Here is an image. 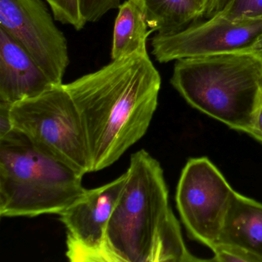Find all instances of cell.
<instances>
[{"instance_id":"6da1fadb","label":"cell","mask_w":262,"mask_h":262,"mask_svg":"<svg viewBox=\"0 0 262 262\" xmlns=\"http://www.w3.org/2000/svg\"><path fill=\"white\" fill-rule=\"evenodd\" d=\"M63 85L82 119L93 172L111 166L145 136L162 79L147 51L112 60Z\"/></svg>"},{"instance_id":"7a4b0ae2","label":"cell","mask_w":262,"mask_h":262,"mask_svg":"<svg viewBox=\"0 0 262 262\" xmlns=\"http://www.w3.org/2000/svg\"><path fill=\"white\" fill-rule=\"evenodd\" d=\"M108 222V262H195L169 205L163 169L145 149L133 153Z\"/></svg>"},{"instance_id":"3957f363","label":"cell","mask_w":262,"mask_h":262,"mask_svg":"<svg viewBox=\"0 0 262 262\" xmlns=\"http://www.w3.org/2000/svg\"><path fill=\"white\" fill-rule=\"evenodd\" d=\"M171 85L193 108L250 136L262 105V56L234 52L176 61Z\"/></svg>"},{"instance_id":"277c9868","label":"cell","mask_w":262,"mask_h":262,"mask_svg":"<svg viewBox=\"0 0 262 262\" xmlns=\"http://www.w3.org/2000/svg\"><path fill=\"white\" fill-rule=\"evenodd\" d=\"M83 176L13 129L0 138V215L59 214L86 189Z\"/></svg>"},{"instance_id":"5b68a950","label":"cell","mask_w":262,"mask_h":262,"mask_svg":"<svg viewBox=\"0 0 262 262\" xmlns=\"http://www.w3.org/2000/svg\"><path fill=\"white\" fill-rule=\"evenodd\" d=\"M10 114L13 129L41 151L83 174L92 172L82 119L63 84L13 104Z\"/></svg>"},{"instance_id":"8992f818","label":"cell","mask_w":262,"mask_h":262,"mask_svg":"<svg viewBox=\"0 0 262 262\" xmlns=\"http://www.w3.org/2000/svg\"><path fill=\"white\" fill-rule=\"evenodd\" d=\"M234 191L209 159H188L179 178L176 201L190 238L210 249L219 243Z\"/></svg>"},{"instance_id":"52a82bcc","label":"cell","mask_w":262,"mask_h":262,"mask_svg":"<svg viewBox=\"0 0 262 262\" xmlns=\"http://www.w3.org/2000/svg\"><path fill=\"white\" fill-rule=\"evenodd\" d=\"M51 13L42 0H0V29L31 55L55 85H61L70 64L68 42Z\"/></svg>"},{"instance_id":"ba28073f","label":"cell","mask_w":262,"mask_h":262,"mask_svg":"<svg viewBox=\"0 0 262 262\" xmlns=\"http://www.w3.org/2000/svg\"><path fill=\"white\" fill-rule=\"evenodd\" d=\"M262 36V17L231 19L217 14L178 33L156 34L151 54L160 63L246 51Z\"/></svg>"},{"instance_id":"9c48e42d","label":"cell","mask_w":262,"mask_h":262,"mask_svg":"<svg viewBox=\"0 0 262 262\" xmlns=\"http://www.w3.org/2000/svg\"><path fill=\"white\" fill-rule=\"evenodd\" d=\"M126 179L124 173L113 182L85 189L59 213L67 229L66 256L72 262H108V222Z\"/></svg>"},{"instance_id":"30bf717a","label":"cell","mask_w":262,"mask_h":262,"mask_svg":"<svg viewBox=\"0 0 262 262\" xmlns=\"http://www.w3.org/2000/svg\"><path fill=\"white\" fill-rule=\"evenodd\" d=\"M55 86L31 55L0 29V102L13 105Z\"/></svg>"},{"instance_id":"8fae6325","label":"cell","mask_w":262,"mask_h":262,"mask_svg":"<svg viewBox=\"0 0 262 262\" xmlns=\"http://www.w3.org/2000/svg\"><path fill=\"white\" fill-rule=\"evenodd\" d=\"M219 242L242 247L262 259V204L234 191Z\"/></svg>"},{"instance_id":"7c38bea8","label":"cell","mask_w":262,"mask_h":262,"mask_svg":"<svg viewBox=\"0 0 262 262\" xmlns=\"http://www.w3.org/2000/svg\"><path fill=\"white\" fill-rule=\"evenodd\" d=\"M151 33L143 4L138 0H126L119 6L115 21L112 60L147 52V39Z\"/></svg>"},{"instance_id":"4fadbf2b","label":"cell","mask_w":262,"mask_h":262,"mask_svg":"<svg viewBox=\"0 0 262 262\" xmlns=\"http://www.w3.org/2000/svg\"><path fill=\"white\" fill-rule=\"evenodd\" d=\"M138 1L143 4L148 27L156 34L178 33L203 17V12L194 0Z\"/></svg>"},{"instance_id":"5bb4252c","label":"cell","mask_w":262,"mask_h":262,"mask_svg":"<svg viewBox=\"0 0 262 262\" xmlns=\"http://www.w3.org/2000/svg\"><path fill=\"white\" fill-rule=\"evenodd\" d=\"M55 19L65 25L72 26L77 31L85 27L79 7V0H45Z\"/></svg>"},{"instance_id":"9a60e30c","label":"cell","mask_w":262,"mask_h":262,"mask_svg":"<svg viewBox=\"0 0 262 262\" xmlns=\"http://www.w3.org/2000/svg\"><path fill=\"white\" fill-rule=\"evenodd\" d=\"M211 250L214 253V257L209 260L211 261L262 262L258 256L232 244L219 242Z\"/></svg>"},{"instance_id":"2e32d148","label":"cell","mask_w":262,"mask_h":262,"mask_svg":"<svg viewBox=\"0 0 262 262\" xmlns=\"http://www.w3.org/2000/svg\"><path fill=\"white\" fill-rule=\"evenodd\" d=\"M219 14L231 19L262 17V0H232Z\"/></svg>"},{"instance_id":"e0dca14e","label":"cell","mask_w":262,"mask_h":262,"mask_svg":"<svg viewBox=\"0 0 262 262\" xmlns=\"http://www.w3.org/2000/svg\"><path fill=\"white\" fill-rule=\"evenodd\" d=\"M121 0H79L81 14L86 24L100 20L110 10L119 8Z\"/></svg>"},{"instance_id":"ac0fdd59","label":"cell","mask_w":262,"mask_h":262,"mask_svg":"<svg viewBox=\"0 0 262 262\" xmlns=\"http://www.w3.org/2000/svg\"><path fill=\"white\" fill-rule=\"evenodd\" d=\"M10 104L0 102V138L7 136L13 130L10 114Z\"/></svg>"},{"instance_id":"d6986e66","label":"cell","mask_w":262,"mask_h":262,"mask_svg":"<svg viewBox=\"0 0 262 262\" xmlns=\"http://www.w3.org/2000/svg\"><path fill=\"white\" fill-rule=\"evenodd\" d=\"M231 1L232 0H211L204 13V17L209 19L219 14L228 7Z\"/></svg>"},{"instance_id":"ffe728a7","label":"cell","mask_w":262,"mask_h":262,"mask_svg":"<svg viewBox=\"0 0 262 262\" xmlns=\"http://www.w3.org/2000/svg\"><path fill=\"white\" fill-rule=\"evenodd\" d=\"M251 136L262 143V105L257 113L254 131Z\"/></svg>"},{"instance_id":"44dd1931","label":"cell","mask_w":262,"mask_h":262,"mask_svg":"<svg viewBox=\"0 0 262 262\" xmlns=\"http://www.w3.org/2000/svg\"><path fill=\"white\" fill-rule=\"evenodd\" d=\"M246 51L251 52L262 56V36Z\"/></svg>"},{"instance_id":"7402d4cb","label":"cell","mask_w":262,"mask_h":262,"mask_svg":"<svg viewBox=\"0 0 262 262\" xmlns=\"http://www.w3.org/2000/svg\"><path fill=\"white\" fill-rule=\"evenodd\" d=\"M194 1H195L196 4L199 6V7L202 9V12H203L204 16V13H205L208 4L211 2V0H194Z\"/></svg>"}]
</instances>
